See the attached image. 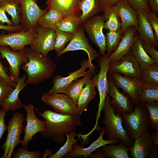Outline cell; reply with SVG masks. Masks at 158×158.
<instances>
[{"label": "cell", "mask_w": 158, "mask_h": 158, "mask_svg": "<svg viewBox=\"0 0 158 158\" xmlns=\"http://www.w3.org/2000/svg\"><path fill=\"white\" fill-rule=\"evenodd\" d=\"M104 21L103 15H96L84 22L83 27L91 41L99 48L101 55L107 51L105 36L103 32Z\"/></svg>", "instance_id": "cell-9"}, {"label": "cell", "mask_w": 158, "mask_h": 158, "mask_svg": "<svg viewBox=\"0 0 158 158\" xmlns=\"http://www.w3.org/2000/svg\"><path fill=\"white\" fill-rule=\"evenodd\" d=\"M136 31V27L134 26L127 28L116 49L110 54V63L118 61L131 50L137 36H134Z\"/></svg>", "instance_id": "cell-21"}, {"label": "cell", "mask_w": 158, "mask_h": 158, "mask_svg": "<svg viewBox=\"0 0 158 158\" xmlns=\"http://www.w3.org/2000/svg\"><path fill=\"white\" fill-rule=\"evenodd\" d=\"M111 8L117 13L121 20L120 31L122 35L129 27H138L137 11L130 7L126 0H120Z\"/></svg>", "instance_id": "cell-18"}, {"label": "cell", "mask_w": 158, "mask_h": 158, "mask_svg": "<svg viewBox=\"0 0 158 158\" xmlns=\"http://www.w3.org/2000/svg\"><path fill=\"white\" fill-rule=\"evenodd\" d=\"M151 136L152 142L153 146L158 147V130H155Z\"/></svg>", "instance_id": "cell-53"}, {"label": "cell", "mask_w": 158, "mask_h": 158, "mask_svg": "<svg viewBox=\"0 0 158 158\" xmlns=\"http://www.w3.org/2000/svg\"><path fill=\"white\" fill-rule=\"evenodd\" d=\"M99 135L98 138L92 142L88 147H83L78 143L74 145L72 150L65 157L66 158H76L80 156L85 158L88 157L97 149L108 144H114L119 142L120 140L116 139L112 140H104L103 137L105 134L104 127L99 131Z\"/></svg>", "instance_id": "cell-20"}, {"label": "cell", "mask_w": 158, "mask_h": 158, "mask_svg": "<svg viewBox=\"0 0 158 158\" xmlns=\"http://www.w3.org/2000/svg\"><path fill=\"white\" fill-rule=\"evenodd\" d=\"M121 31H108L105 36L107 54L110 55L118 47L122 37Z\"/></svg>", "instance_id": "cell-38"}, {"label": "cell", "mask_w": 158, "mask_h": 158, "mask_svg": "<svg viewBox=\"0 0 158 158\" xmlns=\"http://www.w3.org/2000/svg\"><path fill=\"white\" fill-rule=\"evenodd\" d=\"M80 24V16L70 15L64 16L57 29L73 34L77 30Z\"/></svg>", "instance_id": "cell-34"}, {"label": "cell", "mask_w": 158, "mask_h": 158, "mask_svg": "<svg viewBox=\"0 0 158 158\" xmlns=\"http://www.w3.org/2000/svg\"><path fill=\"white\" fill-rule=\"evenodd\" d=\"M92 73L89 69L82 78L74 80L66 88L64 94L67 95L77 106L79 96L86 83L91 78Z\"/></svg>", "instance_id": "cell-27"}, {"label": "cell", "mask_w": 158, "mask_h": 158, "mask_svg": "<svg viewBox=\"0 0 158 158\" xmlns=\"http://www.w3.org/2000/svg\"><path fill=\"white\" fill-rule=\"evenodd\" d=\"M153 149L150 131H147L134 140L129 151L133 158H150Z\"/></svg>", "instance_id": "cell-22"}, {"label": "cell", "mask_w": 158, "mask_h": 158, "mask_svg": "<svg viewBox=\"0 0 158 158\" xmlns=\"http://www.w3.org/2000/svg\"><path fill=\"white\" fill-rule=\"evenodd\" d=\"M147 16L148 20L154 32L157 40L158 41V18L157 13L150 11L147 12Z\"/></svg>", "instance_id": "cell-43"}, {"label": "cell", "mask_w": 158, "mask_h": 158, "mask_svg": "<svg viewBox=\"0 0 158 158\" xmlns=\"http://www.w3.org/2000/svg\"><path fill=\"white\" fill-rule=\"evenodd\" d=\"M131 50L141 70L155 63L153 59L143 49L141 44V39L139 35L137 36L131 47Z\"/></svg>", "instance_id": "cell-28"}, {"label": "cell", "mask_w": 158, "mask_h": 158, "mask_svg": "<svg viewBox=\"0 0 158 158\" xmlns=\"http://www.w3.org/2000/svg\"><path fill=\"white\" fill-rule=\"evenodd\" d=\"M7 112L4 109L1 108L0 110V140L5 131L7 126L5 121V118Z\"/></svg>", "instance_id": "cell-47"}, {"label": "cell", "mask_w": 158, "mask_h": 158, "mask_svg": "<svg viewBox=\"0 0 158 158\" xmlns=\"http://www.w3.org/2000/svg\"><path fill=\"white\" fill-rule=\"evenodd\" d=\"M25 118L21 113H14L7 123V135L6 139L1 147L4 153L1 158H11L16 147L21 144L20 135L23 132V123Z\"/></svg>", "instance_id": "cell-5"}, {"label": "cell", "mask_w": 158, "mask_h": 158, "mask_svg": "<svg viewBox=\"0 0 158 158\" xmlns=\"http://www.w3.org/2000/svg\"><path fill=\"white\" fill-rule=\"evenodd\" d=\"M142 47L147 54L151 56L155 63L158 64V51L153 47L151 46L147 42L141 39Z\"/></svg>", "instance_id": "cell-46"}, {"label": "cell", "mask_w": 158, "mask_h": 158, "mask_svg": "<svg viewBox=\"0 0 158 158\" xmlns=\"http://www.w3.org/2000/svg\"><path fill=\"white\" fill-rule=\"evenodd\" d=\"M41 99L46 105L50 106L56 112L80 115L76 106L64 93L44 92Z\"/></svg>", "instance_id": "cell-12"}, {"label": "cell", "mask_w": 158, "mask_h": 158, "mask_svg": "<svg viewBox=\"0 0 158 158\" xmlns=\"http://www.w3.org/2000/svg\"><path fill=\"white\" fill-rule=\"evenodd\" d=\"M149 8L151 11L158 13V0H147Z\"/></svg>", "instance_id": "cell-51"}, {"label": "cell", "mask_w": 158, "mask_h": 158, "mask_svg": "<svg viewBox=\"0 0 158 158\" xmlns=\"http://www.w3.org/2000/svg\"><path fill=\"white\" fill-rule=\"evenodd\" d=\"M79 50L84 51L87 53L89 62L92 66H94L92 61L96 58H99L100 56L99 54L90 45L85 37L84 29L80 25L76 32L73 34L69 44L57 54V56L68 51Z\"/></svg>", "instance_id": "cell-11"}, {"label": "cell", "mask_w": 158, "mask_h": 158, "mask_svg": "<svg viewBox=\"0 0 158 158\" xmlns=\"http://www.w3.org/2000/svg\"><path fill=\"white\" fill-rule=\"evenodd\" d=\"M105 157L107 158H129L128 153L129 148L122 142L117 145L111 144L101 147Z\"/></svg>", "instance_id": "cell-31"}, {"label": "cell", "mask_w": 158, "mask_h": 158, "mask_svg": "<svg viewBox=\"0 0 158 158\" xmlns=\"http://www.w3.org/2000/svg\"><path fill=\"white\" fill-rule=\"evenodd\" d=\"M23 50L28 60L21 68L28 75L27 84L36 85L53 75L56 66L49 56H42L28 47Z\"/></svg>", "instance_id": "cell-2"}, {"label": "cell", "mask_w": 158, "mask_h": 158, "mask_svg": "<svg viewBox=\"0 0 158 158\" xmlns=\"http://www.w3.org/2000/svg\"><path fill=\"white\" fill-rule=\"evenodd\" d=\"M108 76L109 86V94L112 98L110 101L111 106L116 112L121 116L130 113L133 110L134 107L128 96H126L120 92L110 77L108 75Z\"/></svg>", "instance_id": "cell-19"}, {"label": "cell", "mask_w": 158, "mask_h": 158, "mask_svg": "<svg viewBox=\"0 0 158 158\" xmlns=\"http://www.w3.org/2000/svg\"><path fill=\"white\" fill-rule=\"evenodd\" d=\"M0 30H5L9 32H14L22 31L23 28L21 25L16 26L0 25Z\"/></svg>", "instance_id": "cell-49"}, {"label": "cell", "mask_w": 158, "mask_h": 158, "mask_svg": "<svg viewBox=\"0 0 158 158\" xmlns=\"http://www.w3.org/2000/svg\"><path fill=\"white\" fill-rule=\"evenodd\" d=\"M82 0H47L46 8L52 9L64 16L70 15L80 16L79 5Z\"/></svg>", "instance_id": "cell-24"}, {"label": "cell", "mask_w": 158, "mask_h": 158, "mask_svg": "<svg viewBox=\"0 0 158 158\" xmlns=\"http://www.w3.org/2000/svg\"><path fill=\"white\" fill-rule=\"evenodd\" d=\"M140 78L144 83L158 86V64L154 63L141 70Z\"/></svg>", "instance_id": "cell-37"}, {"label": "cell", "mask_w": 158, "mask_h": 158, "mask_svg": "<svg viewBox=\"0 0 158 158\" xmlns=\"http://www.w3.org/2000/svg\"><path fill=\"white\" fill-rule=\"evenodd\" d=\"M95 75L85 85L78 97L76 107L80 115L87 111L90 102L95 98Z\"/></svg>", "instance_id": "cell-26"}, {"label": "cell", "mask_w": 158, "mask_h": 158, "mask_svg": "<svg viewBox=\"0 0 158 158\" xmlns=\"http://www.w3.org/2000/svg\"><path fill=\"white\" fill-rule=\"evenodd\" d=\"M38 112L44 119L42 120L46 126L41 132L42 136L44 138H52L58 143L63 142L66 133L75 130L76 126L82 125L80 115L62 114L48 109L42 113Z\"/></svg>", "instance_id": "cell-1"}, {"label": "cell", "mask_w": 158, "mask_h": 158, "mask_svg": "<svg viewBox=\"0 0 158 158\" xmlns=\"http://www.w3.org/2000/svg\"><path fill=\"white\" fill-rule=\"evenodd\" d=\"M138 101L140 103L158 102V86L144 82L139 97Z\"/></svg>", "instance_id": "cell-35"}, {"label": "cell", "mask_w": 158, "mask_h": 158, "mask_svg": "<svg viewBox=\"0 0 158 158\" xmlns=\"http://www.w3.org/2000/svg\"><path fill=\"white\" fill-rule=\"evenodd\" d=\"M13 155V158H40L41 153L38 150L29 151L27 149L23 147L19 148Z\"/></svg>", "instance_id": "cell-41"}, {"label": "cell", "mask_w": 158, "mask_h": 158, "mask_svg": "<svg viewBox=\"0 0 158 158\" xmlns=\"http://www.w3.org/2000/svg\"><path fill=\"white\" fill-rule=\"evenodd\" d=\"M0 5L11 16L13 25H20L21 11L17 0H4L0 3Z\"/></svg>", "instance_id": "cell-32"}, {"label": "cell", "mask_w": 158, "mask_h": 158, "mask_svg": "<svg viewBox=\"0 0 158 158\" xmlns=\"http://www.w3.org/2000/svg\"><path fill=\"white\" fill-rule=\"evenodd\" d=\"M55 37V30L38 26L36 38L30 47L42 56H47L54 49Z\"/></svg>", "instance_id": "cell-16"}, {"label": "cell", "mask_w": 158, "mask_h": 158, "mask_svg": "<svg viewBox=\"0 0 158 158\" xmlns=\"http://www.w3.org/2000/svg\"><path fill=\"white\" fill-rule=\"evenodd\" d=\"M108 75L118 88L122 89L124 92L130 97L134 107L139 105L138 98L144 83L141 79L122 75L115 72H108Z\"/></svg>", "instance_id": "cell-7"}, {"label": "cell", "mask_w": 158, "mask_h": 158, "mask_svg": "<svg viewBox=\"0 0 158 158\" xmlns=\"http://www.w3.org/2000/svg\"><path fill=\"white\" fill-rule=\"evenodd\" d=\"M138 19V25L136 28L142 40L147 42L155 48L158 46V41L155 38L154 32L148 20L147 12L142 8L136 10Z\"/></svg>", "instance_id": "cell-23"}, {"label": "cell", "mask_w": 158, "mask_h": 158, "mask_svg": "<svg viewBox=\"0 0 158 158\" xmlns=\"http://www.w3.org/2000/svg\"><path fill=\"white\" fill-rule=\"evenodd\" d=\"M25 110L26 117L25 120L26 125L24 129V135L22 140V146L28 149L29 142L32 140V137L38 132L43 131L45 128V124L43 121L38 118L35 115L34 106L30 103L28 105H23Z\"/></svg>", "instance_id": "cell-15"}, {"label": "cell", "mask_w": 158, "mask_h": 158, "mask_svg": "<svg viewBox=\"0 0 158 158\" xmlns=\"http://www.w3.org/2000/svg\"><path fill=\"white\" fill-rule=\"evenodd\" d=\"M36 37V30L9 32L0 33V46L9 47L13 51L23 50L26 46L32 43Z\"/></svg>", "instance_id": "cell-10"}, {"label": "cell", "mask_w": 158, "mask_h": 158, "mask_svg": "<svg viewBox=\"0 0 158 158\" xmlns=\"http://www.w3.org/2000/svg\"><path fill=\"white\" fill-rule=\"evenodd\" d=\"M2 58L0 53V79H1L7 84L14 88L16 84L12 79L9 75L8 74L6 68L1 61Z\"/></svg>", "instance_id": "cell-44"}, {"label": "cell", "mask_w": 158, "mask_h": 158, "mask_svg": "<svg viewBox=\"0 0 158 158\" xmlns=\"http://www.w3.org/2000/svg\"><path fill=\"white\" fill-rule=\"evenodd\" d=\"M39 18L38 26L55 30L64 17L52 9H49Z\"/></svg>", "instance_id": "cell-30"}, {"label": "cell", "mask_w": 158, "mask_h": 158, "mask_svg": "<svg viewBox=\"0 0 158 158\" xmlns=\"http://www.w3.org/2000/svg\"><path fill=\"white\" fill-rule=\"evenodd\" d=\"M120 0H99L102 12H104L112 7Z\"/></svg>", "instance_id": "cell-48"}, {"label": "cell", "mask_w": 158, "mask_h": 158, "mask_svg": "<svg viewBox=\"0 0 158 158\" xmlns=\"http://www.w3.org/2000/svg\"><path fill=\"white\" fill-rule=\"evenodd\" d=\"M147 110L151 128L154 130H158V102L145 103Z\"/></svg>", "instance_id": "cell-40"}, {"label": "cell", "mask_w": 158, "mask_h": 158, "mask_svg": "<svg viewBox=\"0 0 158 158\" xmlns=\"http://www.w3.org/2000/svg\"><path fill=\"white\" fill-rule=\"evenodd\" d=\"M90 158H105L101 150L97 149L89 156Z\"/></svg>", "instance_id": "cell-52"}, {"label": "cell", "mask_w": 158, "mask_h": 158, "mask_svg": "<svg viewBox=\"0 0 158 158\" xmlns=\"http://www.w3.org/2000/svg\"><path fill=\"white\" fill-rule=\"evenodd\" d=\"M20 7V25L25 31L36 30L40 17L48 11L41 9L34 0H17Z\"/></svg>", "instance_id": "cell-8"}, {"label": "cell", "mask_w": 158, "mask_h": 158, "mask_svg": "<svg viewBox=\"0 0 158 158\" xmlns=\"http://www.w3.org/2000/svg\"><path fill=\"white\" fill-rule=\"evenodd\" d=\"M5 23L8 25H13L12 21L6 16L5 11L0 5V25H4Z\"/></svg>", "instance_id": "cell-50"}, {"label": "cell", "mask_w": 158, "mask_h": 158, "mask_svg": "<svg viewBox=\"0 0 158 158\" xmlns=\"http://www.w3.org/2000/svg\"><path fill=\"white\" fill-rule=\"evenodd\" d=\"M125 129L133 141L151 128L147 110L145 103L134 107L133 110L121 115Z\"/></svg>", "instance_id": "cell-4"}, {"label": "cell", "mask_w": 158, "mask_h": 158, "mask_svg": "<svg viewBox=\"0 0 158 158\" xmlns=\"http://www.w3.org/2000/svg\"><path fill=\"white\" fill-rule=\"evenodd\" d=\"M89 68L92 74L95 73V67L90 63L88 59L83 60L80 64V67L73 72H71L68 75L63 77L61 75H57L53 78V85L52 88L47 93H63L68 87L74 80L85 75L87 72L86 69Z\"/></svg>", "instance_id": "cell-13"}, {"label": "cell", "mask_w": 158, "mask_h": 158, "mask_svg": "<svg viewBox=\"0 0 158 158\" xmlns=\"http://www.w3.org/2000/svg\"><path fill=\"white\" fill-rule=\"evenodd\" d=\"M35 1H37V0H34Z\"/></svg>", "instance_id": "cell-55"}, {"label": "cell", "mask_w": 158, "mask_h": 158, "mask_svg": "<svg viewBox=\"0 0 158 158\" xmlns=\"http://www.w3.org/2000/svg\"><path fill=\"white\" fill-rule=\"evenodd\" d=\"M0 53L2 58L6 59L8 62L9 75L12 80L16 84L20 78V68L28 60L25 51L24 50L13 51L9 47L3 46H0Z\"/></svg>", "instance_id": "cell-14"}, {"label": "cell", "mask_w": 158, "mask_h": 158, "mask_svg": "<svg viewBox=\"0 0 158 158\" xmlns=\"http://www.w3.org/2000/svg\"><path fill=\"white\" fill-rule=\"evenodd\" d=\"M80 24L102 12L99 0H82L80 4Z\"/></svg>", "instance_id": "cell-29"}, {"label": "cell", "mask_w": 158, "mask_h": 158, "mask_svg": "<svg viewBox=\"0 0 158 158\" xmlns=\"http://www.w3.org/2000/svg\"><path fill=\"white\" fill-rule=\"evenodd\" d=\"M78 134L75 130L65 134L66 140L64 144L54 154H51L49 155V158H63L72 150L73 146L77 143V140L75 137Z\"/></svg>", "instance_id": "cell-33"}, {"label": "cell", "mask_w": 158, "mask_h": 158, "mask_svg": "<svg viewBox=\"0 0 158 158\" xmlns=\"http://www.w3.org/2000/svg\"><path fill=\"white\" fill-rule=\"evenodd\" d=\"M109 95L106 98L102 109L104 117L102 121L107 140L119 139L128 148L131 147L133 141L128 135L122 124L121 116L117 114L111 106Z\"/></svg>", "instance_id": "cell-3"}, {"label": "cell", "mask_w": 158, "mask_h": 158, "mask_svg": "<svg viewBox=\"0 0 158 158\" xmlns=\"http://www.w3.org/2000/svg\"><path fill=\"white\" fill-rule=\"evenodd\" d=\"M103 13L105 19L104 28L109 31H120L121 23L120 18L112 8Z\"/></svg>", "instance_id": "cell-36"}, {"label": "cell", "mask_w": 158, "mask_h": 158, "mask_svg": "<svg viewBox=\"0 0 158 158\" xmlns=\"http://www.w3.org/2000/svg\"><path fill=\"white\" fill-rule=\"evenodd\" d=\"M55 32L56 37L54 50L58 54L65 48L67 43L70 41L73 34L57 29L55 30Z\"/></svg>", "instance_id": "cell-39"}, {"label": "cell", "mask_w": 158, "mask_h": 158, "mask_svg": "<svg viewBox=\"0 0 158 158\" xmlns=\"http://www.w3.org/2000/svg\"><path fill=\"white\" fill-rule=\"evenodd\" d=\"M141 69L131 50L118 61L109 63L108 72L140 79Z\"/></svg>", "instance_id": "cell-17"}, {"label": "cell", "mask_w": 158, "mask_h": 158, "mask_svg": "<svg viewBox=\"0 0 158 158\" xmlns=\"http://www.w3.org/2000/svg\"><path fill=\"white\" fill-rule=\"evenodd\" d=\"M4 0H0V3Z\"/></svg>", "instance_id": "cell-54"}, {"label": "cell", "mask_w": 158, "mask_h": 158, "mask_svg": "<svg viewBox=\"0 0 158 158\" xmlns=\"http://www.w3.org/2000/svg\"><path fill=\"white\" fill-rule=\"evenodd\" d=\"M26 75L20 78L15 87L4 99L1 107L5 109L7 112L14 111L23 107L19 95L20 91L27 85L26 83Z\"/></svg>", "instance_id": "cell-25"}, {"label": "cell", "mask_w": 158, "mask_h": 158, "mask_svg": "<svg viewBox=\"0 0 158 158\" xmlns=\"http://www.w3.org/2000/svg\"><path fill=\"white\" fill-rule=\"evenodd\" d=\"M13 88L10 85L0 79V106H2L4 99L8 97Z\"/></svg>", "instance_id": "cell-42"}, {"label": "cell", "mask_w": 158, "mask_h": 158, "mask_svg": "<svg viewBox=\"0 0 158 158\" xmlns=\"http://www.w3.org/2000/svg\"><path fill=\"white\" fill-rule=\"evenodd\" d=\"M98 59L100 70L99 72L95 75L96 77V87L98 92L99 101L95 123L94 127L95 128H96L98 126L99 119L101 117V113L105 100L109 95V89L108 72L110 63V55L105 53L101 55Z\"/></svg>", "instance_id": "cell-6"}, {"label": "cell", "mask_w": 158, "mask_h": 158, "mask_svg": "<svg viewBox=\"0 0 158 158\" xmlns=\"http://www.w3.org/2000/svg\"><path fill=\"white\" fill-rule=\"evenodd\" d=\"M128 4L135 10L142 8L147 13L151 11L148 6L147 0H126Z\"/></svg>", "instance_id": "cell-45"}]
</instances>
